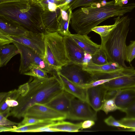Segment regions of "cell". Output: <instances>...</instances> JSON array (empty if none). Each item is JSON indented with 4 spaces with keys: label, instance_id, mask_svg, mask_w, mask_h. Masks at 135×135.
I'll list each match as a JSON object with an SVG mask.
<instances>
[{
    "label": "cell",
    "instance_id": "obj_1",
    "mask_svg": "<svg viewBox=\"0 0 135 135\" xmlns=\"http://www.w3.org/2000/svg\"><path fill=\"white\" fill-rule=\"evenodd\" d=\"M93 3L82 7L72 13L70 24L78 33L88 35L91 29L110 17L122 16L135 8V3L115 5V0Z\"/></svg>",
    "mask_w": 135,
    "mask_h": 135
},
{
    "label": "cell",
    "instance_id": "obj_2",
    "mask_svg": "<svg viewBox=\"0 0 135 135\" xmlns=\"http://www.w3.org/2000/svg\"><path fill=\"white\" fill-rule=\"evenodd\" d=\"M27 83L28 90L23 96H19L17 100L18 105L11 108L9 116L18 119L24 117L29 108L36 104H46L64 90L56 71L47 78L31 76Z\"/></svg>",
    "mask_w": 135,
    "mask_h": 135
},
{
    "label": "cell",
    "instance_id": "obj_3",
    "mask_svg": "<svg viewBox=\"0 0 135 135\" xmlns=\"http://www.w3.org/2000/svg\"><path fill=\"white\" fill-rule=\"evenodd\" d=\"M43 10L35 0L0 4V16L20 24L28 31L44 33Z\"/></svg>",
    "mask_w": 135,
    "mask_h": 135
},
{
    "label": "cell",
    "instance_id": "obj_4",
    "mask_svg": "<svg viewBox=\"0 0 135 135\" xmlns=\"http://www.w3.org/2000/svg\"><path fill=\"white\" fill-rule=\"evenodd\" d=\"M114 19L116 26L107 36L101 37L100 47L105 52L109 62H116L126 68V41L131 19L125 16H118Z\"/></svg>",
    "mask_w": 135,
    "mask_h": 135
},
{
    "label": "cell",
    "instance_id": "obj_5",
    "mask_svg": "<svg viewBox=\"0 0 135 135\" xmlns=\"http://www.w3.org/2000/svg\"><path fill=\"white\" fill-rule=\"evenodd\" d=\"M44 43V59L54 71H57L70 62L66 53L63 36L57 31H45Z\"/></svg>",
    "mask_w": 135,
    "mask_h": 135
},
{
    "label": "cell",
    "instance_id": "obj_6",
    "mask_svg": "<svg viewBox=\"0 0 135 135\" xmlns=\"http://www.w3.org/2000/svg\"><path fill=\"white\" fill-rule=\"evenodd\" d=\"M13 44L15 45L20 51V63L19 73L24 74L29 70V68L35 65L51 73L54 71L45 61L44 57L31 48L15 41Z\"/></svg>",
    "mask_w": 135,
    "mask_h": 135
},
{
    "label": "cell",
    "instance_id": "obj_7",
    "mask_svg": "<svg viewBox=\"0 0 135 135\" xmlns=\"http://www.w3.org/2000/svg\"><path fill=\"white\" fill-rule=\"evenodd\" d=\"M56 71L70 82L83 88L95 80L94 75L84 70L82 65L71 62Z\"/></svg>",
    "mask_w": 135,
    "mask_h": 135
},
{
    "label": "cell",
    "instance_id": "obj_8",
    "mask_svg": "<svg viewBox=\"0 0 135 135\" xmlns=\"http://www.w3.org/2000/svg\"><path fill=\"white\" fill-rule=\"evenodd\" d=\"M86 102L75 97L72 99L66 119L75 120L97 119V112Z\"/></svg>",
    "mask_w": 135,
    "mask_h": 135
},
{
    "label": "cell",
    "instance_id": "obj_9",
    "mask_svg": "<svg viewBox=\"0 0 135 135\" xmlns=\"http://www.w3.org/2000/svg\"><path fill=\"white\" fill-rule=\"evenodd\" d=\"M63 38L67 55L71 62L84 66L91 61V55L79 46L70 36H64Z\"/></svg>",
    "mask_w": 135,
    "mask_h": 135
},
{
    "label": "cell",
    "instance_id": "obj_10",
    "mask_svg": "<svg viewBox=\"0 0 135 135\" xmlns=\"http://www.w3.org/2000/svg\"><path fill=\"white\" fill-rule=\"evenodd\" d=\"M25 116L38 119L57 121L66 119V115L45 104H36L27 110Z\"/></svg>",
    "mask_w": 135,
    "mask_h": 135
},
{
    "label": "cell",
    "instance_id": "obj_11",
    "mask_svg": "<svg viewBox=\"0 0 135 135\" xmlns=\"http://www.w3.org/2000/svg\"><path fill=\"white\" fill-rule=\"evenodd\" d=\"M14 41L32 49L44 58L45 53L44 33L29 31L25 35H8Z\"/></svg>",
    "mask_w": 135,
    "mask_h": 135
},
{
    "label": "cell",
    "instance_id": "obj_12",
    "mask_svg": "<svg viewBox=\"0 0 135 135\" xmlns=\"http://www.w3.org/2000/svg\"><path fill=\"white\" fill-rule=\"evenodd\" d=\"M107 90L103 84L86 89V102L97 112L102 109Z\"/></svg>",
    "mask_w": 135,
    "mask_h": 135
},
{
    "label": "cell",
    "instance_id": "obj_13",
    "mask_svg": "<svg viewBox=\"0 0 135 135\" xmlns=\"http://www.w3.org/2000/svg\"><path fill=\"white\" fill-rule=\"evenodd\" d=\"M62 11L57 7L54 11H43L41 18L45 31H57L59 21L62 17Z\"/></svg>",
    "mask_w": 135,
    "mask_h": 135
},
{
    "label": "cell",
    "instance_id": "obj_14",
    "mask_svg": "<svg viewBox=\"0 0 135 135\" xmlns=\"http://www.w3.org/2000/svg\"><path fill=\"white\" fill-rule=\"evenodd\" d=\"M108 90L135 88V72L113 79L103 84Z\"/></svg>",
    "mask_w": 135,
    "mask_h": 135
},
{
    "label": "cell",
    "instance_id": "obj_15",
    "mask_svg": "<svg viewBox=\"0 0 135 135\" xmlns=\"http://www.w3.org/2000/svg\"><path fill=\"white\" fill-rule=\"evenodd\" d=\"M75 97L64 90L45 105L54 110L66 115L71 101Z\"/></svg>",
    "mask_w": 135,
    "mask_h": 135
},
{
    "label": "cell",
    "instance_id": "obj_16",
    "mask_svg": "<svg viewBox=\"0 0 135 135\" xmlns=\"http://www.w3.org/2000/svg\"><path fill=\"white\" fill-rule=\"evenodd\" d=\"M28 31L18 23L0 16V32L8 35L22 36Z\"/></svg>",
    "mask_w": 135,
    "mask_h": 135
},
{
    "label": "cell",
    "instance_id": "obj_17",
    "mask_svg": "<svg viewBox=\"0 0 135 135\" xmlns=\"http://www.w3.org/2000/svg\"><path fill=\"white\" fill-rule=\"evenodd\" d=\"M70 36L79 46L91 55L96 53L100 48V45L93 42L87 35L71 34Z\"/></svg>",
    "mask_w": 135,
    "mask_h": 135
},
{
    "label": "cell",
    "instance_id": "obj_18",
    "mask_svg": "<svg viewBox=\"0 0 135 135\" xmlns=\"http://www.w3.org/2000/svg\"><path fill=\"white\" fill-rule=\"evenodd\" d=\"M83 67L84 70L94 75L112 72L121 70L125 68L115 62H109L105 64L98 65L93 63L91 61Z\"/></svg>",
    "mask_w": 135,
    "mask_h": 135
},
{
    "label": "cell",
    "instance_id": "obj_19",
    "mask_svg": "<svg viewBox=\"0 0 135 135\" xmlns=\"http://www.w3.org/2000/svg\"><path fill=\"white\" fill-rule=\"evenodd\" d=\"M56 72L57 76L61 82L64 90L75 97L87 102L86 89L73 83Z\"/></svg>",
    "mask_w": 135,
    "mask_h": 135
},
{
    "label": "cell",
    "instance_id": "obj_20",
    "mask_svg": "<svg viewBox=\"0 0 135 135\" xmlns=\"http://www.w3.org/2000/svg\"><path fill=\"white\" fill-rule=\"evenodd\" d=\"M116 104L122 112L135 102V89L120 90L115 98Z\"/></svg>",
    "mask_w": 135,
    "mask_h": 135
},
{
    "label": "cell",
    "instance_id": "obj_21",
    "mask_svg": "<svg viewBox=\"0 0 135 135\" xmlns=\"http://www.w3.org/2000/svg\"><path fill=\"white\" fill-rule=\"evenodd\" d=\"M19 54V49L13 44L0 46V67L6 66L13 57Z\"/></svg>",
    "mask_w": 135,
    "mask_h": 135
},
{
    "label": "cell",
    "instance_id": "obj_22",
    "mask_svg": "<svg viewBox=\"0 0 135 135\" xmlns=\"http://www.w3.org/2000/svg\"><path fill=\"white\" fill-rule=\"evenodd\" d=\"M82 122L75 124L63 120L56 122L49 127L55 132H77L82 128Z\"/></svg>",
    "mask_w": 135,
    "mask_h": 135
},
{
    "label": "cell",
    "instance_id": "obj_23",
    "mask_svg": "<svg viewBox=\"0 0 135 135\" xmlns=\"http://www.w3.org/2000/svg\"><path fill=\"white\" fill-rule=\"evenodd\" d=\"M72 10L70 8L65 14V11H62V17L59 21L57 32L62 36H70L71 34L69 29L72 14Z\"/></svg>",
    "mask_w": 135,
    "mask_h": 135
},
{
    "label": "cell",
    "instance_id": "obj_24",
    "mask_svg": "<svg viewBox=\"0 0 135 135\" xmlns=\"http://www.w3.org/2000/svg\"><path fill=\"white\" fill-rule=\"evenodd\" d=\"M55 121L51 120H46L37 123L14 128L11 132H33L36 130L42 127L50 126L54 124Z\"/></svg>",
    "mask_w": 135,
    "mask_h": 135
},
{
    "label": "cell",
    "instance_id": "obj_25",
    "mask_svg": "<svg viewBox=\"0 0 135 135\" xmlns=\"http://www.w3.org/2000/svg\"><path fill=\"white\" fill-rule=\"evenodd\" d=\"M49 73L35 65L29 68V71L24 75H29L40 79L47 78L49 77L47 74Z\"/></svg>",
    "mask_w": 135,
    "mask_h": 135
},
{
    "label": "cell",
    "instance_id": "obj_26",
    "mask_svg": "<svg viewBox=\"0 0 135 135\" xmlns=\"http://www.w3.org/2000/svg\"><path fill=\"white\" fill-rule=\"evenodd\" d=\"M42 8L43 11H55L62 0H35Z\"/></svg>",
    "mask_w": 135,
    "mask_h": 135
},
{
    "label": "cell",
    "instance_id": "obj_27",
    "mask_svg": "<svg viewBox=\"0 0 135 135\" xmlns=\"http://www.w3.org/2000/svg\"><path fill=\"white\" fill-rule=\"evenodd\" d=\"M91 61L93 63L98 65H102L109 62L105 52L101 47L96 53L91 55Z\"/></svg>",
    "mask_w": 135,
    "mask_h": 135
},
{
    "label": "cell",
    "instance_id": "obj_28",
    "mask_svg": "<svg viewBox=\"0 0 135 135\" xmlns=\"http://www.w3.org/2000/svg\"><path fill=\"white\" fill-rule=\"evenodd\" d=\"M116 26V23L115 22L112 25L97 26L92 28L91 31L98 34L100 37H105L108 35Z\"/></svg>",
    "mask_w": 135,
    "mask_h": 135
},
{
    "label": "cell",
    "instance_id": "obj_29",
    "mask_svg": "<svg viewBox=\"0 0 135 135\" xmlns=\"http://www.w3.org/2000/svg\"><path fill=\"white\" fill-rule=\"evenodd\" d=\"M115 97L105 100L101 110L103 111L106 114L117 110H120V109L116 104Z\"/></svg>",
    "mask_w": 135,
    "mask_h": 135
},
{
    "label": "cell",
    "instance_id": "obj_30",
    "mask_svg": "<svg viewBox=\"0 0 135 135\" xmlns=\"http://www.w3.org/2000/svg\"><path fill=\"white\" fill-rule=\"evenodd\" d=\"M125 57L126 61L129 64L135 58V40L131 41L129 44L127 46Z\"/></svg>",
    "mask_w": 135,
    "mask_h": 135
},
{
    "label": "cell",
    "instance_id": "obj_31",
    "mask_svg": "<svg viewBox=\"0 0 135 135\" xmlns=\"http://www.w3.org/2000/svg\"><path fill=\"white\" fill-rule=\"evenodd\" d=\"M23 118H24L22 120L21 122L18 123L17 126V128L33 124L47 120L27 116H25Z\"/></svg>",
    "mask_w": 135,
    "mask_h": 135
},
{
    "label": "cell",
    "instance_id": "obj_32",
    "mask_svg": "<svg viewBox=\"0 0 135 135\" xmlns=\"http://www.w3.org/2000/svg\"><path fill=\"white\" fill-rule=\"evenodd\" d=\"M118 121L121 124L127 127L128 131H135V118L125 117Z\"/></svg>",
    "mask_w": 135,
    "mask_h": 135
},
{
    "label": "cell",
    "instance_id": "obj_33",
    "mask_svg": "<svg viewBox=\"0 0 135 135\" xmlns=\"http://www.w3.org/2000/svg\"><path fill=\"white\" fill-rule=\"evenodd\" d=\"M104 122L109 126L120 127L128 129L126 127L121 124L118 120H116L112 116L110 115L104 120Z\"/></svg>",
    "mask_w": 135,
    "mask_h": 135
},
{
    "label": "cell",
    "instance_id": "obj_34",
    "mask_svg": "<svg viewBox=\"0 0 135 135\" xmlns=\"http://www.w3.org/2000/svg\"><path fill=\"white\" fill-rule=\"evenodd\" d=\"M94 0H78L70 7L73 10L80 7H85L90 5L92 3Z\"/></svg>",
    "mask_w": 135,
    "mask_h": 135
},
{
    "label": "cell",
    "instance_id": "obj_35",
    "mask_svg": "<svg viewBox=\"0 0 135 135\" xmlns=\"http://www.w3.org/2000/svg\"><path fill=\"white\" fill-rule=\"evenodd\" d=\"M78 0H62L60 4L57 7L62 11H67L71 6Z\"/></svg>",
    "mask_w": 135,
    "mask_h": 135
},
{
    "label": "cell",
    "instance_id": "obj_36",
    "mask_svg": "<svg viewBox=\"0 0 135 135\" xmlns=\"http://www.w3.org/2000/svg\"><path fill=\"white\" fill-rule=\"evenodd\" d=\"M122 112L126 113V117L135 118V102L124 110Z\"/></svg>",
    "mask_w": 135,
    "mask_h": 135
},
{
    "label": "cell",
    "instance_id": "obj_37",
    "mask_svg": "<svg viewBox=\"0 0 135 135\" xmlns=\"http://www.w3.org/2000/svg\"><path fill=\"white\" fill-rule=\"evenodd\" d=\"M13 42L8 35L0 32V46L9 44Z\"/></svg>",
    "mask_w": 135,
    "mask_h": 135
},
{
    "label": "cell",
    "instance_id": "obj_38",
    "mask_svg": "<svg viewBox=\"0 0 135 135\" xmlns=\"http://www.w3.org/2000/svg\"><path fill=\"white\" fill-rule=\"evenodd\" d=\"M18 123L13 122L8 119L7 118H0V126H3L8 127L16 128L17 126H14L18 125Z\"/></svg>",
    "mask_w": 135,
    "mask_h": 135
},
{
    "label": "cell",
    "instance_id": "obj_39",
    "mask_svg": "<svg viewBox=\"0 0 135 135\" xmlns=\"http://www.w3.org/2000/svg\"><path fill=\"white\" fill-rule=\"evenodd\" d=\"M112 79H104L96 80L85 85L84 88L87 89L103 84Z\"/></svg>",
    "mask_w": 135,
    "mask_h": 135
},
{
    "label": "cell",
    "instance_id": "obj_40",
    "mask_svg": "<svg viewBox=\"0 0 135 135\" xmlns=\"http://www.w3.org/2000/svg\"><path fill=\"white\" fill-rule=\"evenodd\" d=\"M120 90H107L105 95V100L115 98L119 93Z\"/></svg>",
    "mask_w": 135,
    "mask_h": 135
},
{
    "label": "cell",
    "instance_id": "obj_41",
    "mask_svg": "<svg viewBox=\"0 0 135 135\" xmlns=\"http://www.w3.org/2000/svg\"><path fill=\"white\" fill-rule=\"evenodd\" d=\"M94 121L91 120H87L82 122L81 127L82 129L90 128L94 125Z\"/></svg>",
    "mask_w": 135,
    "mask_h": 135
},
{
    "label": "cell",
    "instance_id": "obj_42",
    "mask_svg": "<svg viewBox=\"0 0 135 135\" xmlns=\"http://www.w3.org/2000/svg\"><path fill=\"white\" fill-rule=\"evenodd\" d=\"M4 101L6 102L8 106L10 107H15L18 105V103L17 101L16 100L7 99Z\"/></svg>",
    "mask_w": 135,
    "mask_h": 135
},
{
    "label": "cell",
    "instance_id": "obj_43",
    "mask_svg": "<svg viewBox=\"0 0 135 135\" xmlns=\"http://www.w3.org/2000/svg\"><path fill=\"white\" fill-rule=\"evenodd\" d=\"M9 107H10L8 106L5 101L0 103V113L3 112Z\"/></svg>",
    "mask_w": 135,
    "mask_h": 135
},
{
    "label": "cell",
    "instance_id": "obj_44",
    "mask_svg": "<svg viewBox=\"0 0 135 135\" xmlns=\"http://www.w3.org/2000/svg\"><path fill=\"white\" fill-rule=\"evenodd\" d=\"M49 126L42 128L34 131L33 132H55L52 128H50Z\"/></svg>",
    "mask_w": 135,
    "mask_h": 135
},
{
    "label": "cell",
    "instance_id": "obj_45",
    "mask_svg": "<svg viewBox=\"0 0 135 135\" xmlns=\"http://www.w3.org/2000/svg\"><path fill=\"white\" fill-rule=\"evenodd\" d=\"M15 128H11L3 126H0V131L3 132H11Z\"/></svg>",
    "mask_w": 135,
    "mask_h": 135
},
{
    "label": "cell",
    "instance_id": "obj_46",
    "mask_svg": "<svg viewBox=\"0 0 135 135\" xmlns=\"http://www.w3.org/2000/svg\"><path fill=\"white\" fill-rule=\"evenodd\" d=\"M28 0H0V4L20 1H25Z\"/></svg>",
    "mask_w": 135,
    "mask_h": 135
},
{
    "label": "cell",
    "instance_id": "obj_47",
    "mask_svg": "<svg viewBox=\"0 0 135 135\" xmlns=\"http://www.w3.org/2000/svg\"><path fill=\"white\" fill-rule=\"evenodd\" d=\"M7 92H2L0 94V102H2L5 97Z\"/></svg>",
    "mask_w": 135,
    "mask_h": 135
},
{
    "label": "cell",
    "instance_id": "obj_48",
    "mask_svg": "<svg viewBox=\"0 0 135 135\" xmlns=\"http://www.w3.org/2000/svg\"><path fill=\"white\" fill-rule=\"evenodd\" d=\"M115 4L120 6L123 5L121 3V0H115Z\"/></svg>",
    "mask_w": 135,
    "mask_h": 135
},
{
    "label": "cell",
    "instance_id": "obj_49",
    "mask_svg": "<svg viewBox=\"0 0 135 135\" xmlns=\"http://www.w3.org/2000/svg\"><path fill=\"white\" fill-rule=\"evenodd\" d=\"M105 0H94L93 3H97L101 2Z\"/></svg>",
    "mask_w": 135,
    "mask_h": 135
},
{
    "label": "cell",
    "instance_id": "obj_50",
    "mask_svg": "<svg viewBox=\"0 0 135 135\" xmlns=\"http://www.w3.org/2000/svg\"><path fill=\"white\" fill-rule=\"evenodd\" d=\"M128 0H121V3L122 4V5H123V4H123V2L124 1H128Z\"/></svg>",
    "mask_w": 135,
    "mask_h": 135
},
{
    "label": "cell",
    "instance_id": "obj_51",
    "mask_svg": "<svg viewBox=\"0 0 135 135\" xmlns=\"http://www.w3.org/2000/svg\"></svg>",
    "mask_w": 135,
    "mask_h": 135
},
{
    "label": "cell",
    "instance_id": "obj_52",
    "mask_svg": "<svg viewBox=\"0 0 135 135\" xmlns=\"http://www.w3.org/2000/svg\"><path fill=\"white\" fill-rule=\"evenodd\" d=\"M134 89H135V88H134Z\"/></svg>",
    "mask_w": 135,
    "mask_h": 135
}]
</instances>
